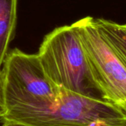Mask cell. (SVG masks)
<instances>
[{
    "instance_id": "obj_1",
    "label": "cell",
    "mask_w": 126,
    "mask_h": 126,
    "mask_svg": "<svg viewBox=\"0 0 126 126\" xmlns=\"http://www.w3.org/2000/svg\"><path fill=\"white\" fill-rule=\"evenodd\" d=\"M61 88L46 75L36 54L8 53L0 74V114L42 110L54 103Z\"/></svg>"
},
{
    "instance_id": "obj_2",
    "label": "cell",
    "mask_w": 126,
    "mask_h": 126,
    "mask_svg": "<svg viewBox=\"0 0 126 126\" xmlns=\"http://www.w3.org/2000/svg\"><path fill=\"white\" fill-rule=\"evenodd\" d=\"M0 122L32 126H126V113L97 96L61 88L57 100L42 110L11 111Z\"/></svg>"
},
{
    "instance_id": "obj_7",
    "label": "cell",
    "mask_w": 126,
    "mask_h": 126,
    "mask_svg": "<svg viewBox=\"0 0 126 126\" xmlns=\"http://www.w3.org/2000/svg\"><path fill=\"white\" fill-rule=\"evenodd\" d=\"M1 126H32L26 124H22L19 122H1Z\"/></svg>"
},
{
    "instance_id": "obj_4",
    "label": "cell",
    "mask_w": 126,
    "mask_h": 126,
    "mask_svg": "<svg viewBox=\"0 0 126 126\" xmlns=\"http://www.w3.org/2000/svg\"><path fill=\"white\" fill-rule=\"evenodd\" d=\"M72 25L96 91L102 99L126 113V67L100 33L95 18L87 16Z\"/></svg>"
},
{
    "instance_id": "obj_3",
    "label": "cell",
    "mask_w": 126,
    "mask_h": 126,
    "mask_svg": "<svg viewBox=\"0 0 126 126\" xmlns=\"http://www.w3.org/2000/svg\"><path fill=\"white\" fill-rule=\"evenodd\" d=\"M37 55L46 75L58 88L97 96L73 25L56 28L46 35Z\"/></svg>"
},
{
    "instance_id": "obj_5",
    "label": "cell",
    "mask_w": 126,
    "mask_h": 126,
    "mask_svg": "<svg viewBox=\"0 0 126 126\" xmlns=\"http://www.w3.org/2000/svg\"><path fill=\"white\" fill-rule=\"evenodd\" d=\"M18 0H0V74L15 30Z\"/></svg>"
},
{
    "instance_id": "obj_6",
    "label": "cell",
    "mask_w": 126,
    "mask_h": 126,
    "mask_svg": "<svg viewBox=\"0 0 126 126\" xmlns=\"http://www.w3.org/2000/svg\"><path fill=\"white\" fill-rule=\"evenodd\" d=\"M95 19L100 33L126 67V23L119 24L105 19Z\"/></svg>"
}]
</instances>
